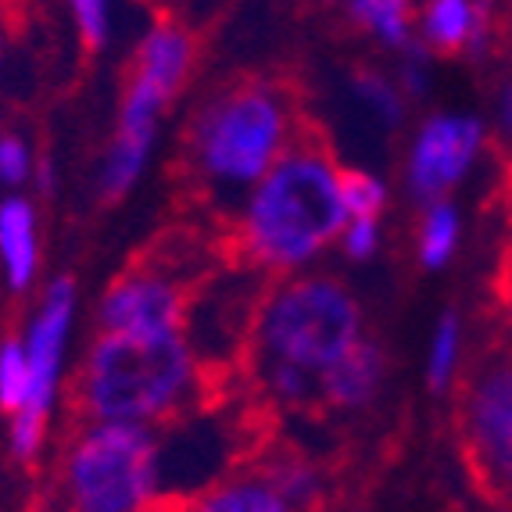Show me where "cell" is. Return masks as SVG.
Instances as JSON below:
<instances>
[{"label": "cell", "mask_w": 512, "mask_h": 512, "mask_svg": "<svg viewBox=\"0 0 512 512\" xmlns=\"http://www.w3.org/2000/svg\"><path fill=\"white\" fill-rule=\"evenodd\" d=\"M262 294V269L248 262L237 265L233 273H222L215 280L201 283L197 294H190L183 333H187L201 366L205 362H226L230 351L248 348Z\"/></svg>", "instance_id": "9"}, {"label": "cell", "mask_w": 512, "mask_h": 512, "mask_svg": "<svg viewBox=\"0 0 512 512\" xmlns=\"http://www.w3.org/2000/svg\"><path fill=\"white\" fill-rule=\"evenodd\" d=\"M0 269L11 291H29L40 269L36 208L22 194H8L0 201Z\"/></svg>", "instance_id": "14"}, {"label": "cell", "mask_w": 512, "mask_h": 512, "mask_svg": "<svg viewBox=\"0 0 512 512\" xmlns=\"http://www.w3.org/2000/svg\"><path fill=\"white\" fill-rule=\"evenodd\" d=\"M344 222L341 165L326 147L294 140L240 201L237 244L248 265L291 276L337 244Z\"/></svg>", "instance_id": "2"}, {"label": "cell", "mask_w": 512, "mask_h": 512, "mask_svg": "<svg viewBox=\"0 0 512 512\" xmlns=\"http://www.w3.org/2000/svg\"><path fill=\"white\" fill-rule=\"evenodd\" d=\"M402 79L398 86L405 90V97H419L430 86V61H427V47L423 43H412L409 51H402Z\"/></svg>", "instance_id": "26"}, {"label": "cell", "mask_w": 512, "mask_h": 512, "mask_svg": "<svg viewBox=\"0 0 512 512\" xmlns=\"http://www.w3.org/2000/svg\"><path fill=\"white\" fill-rule=\"evenodd\" d=\"M29 398V359L26 344L8 337L0 341V409L18 412Z\"/></svg>", "instance_id": "22"}, {"label": "cell", "mask_w": 512, "mask_h": 512, "mask_svg": "<svg viewBox=\"0 0 512 512\" xmlns=\"http://www.w3.org/2000/svg\"><path fill=\"white\" fill-rule=\"evenodd\" d=\"M294 144V111L280 86L244 83L215 94L190 129V162L201 187L240 208L248 190Z\"/></svg>", "instance_id": "4"}, {"label": "cell", "mask_w": 512, "mask_h": 512, "mask_svg": "<svg viewBox=\"0 0 512 512\" xmlns=\"http://www.w3.org/2000/svg\"><path fill=\"white\" fill-rule=\"evenodd\" d=\"M341 251L351 262H366L380 251V219H348L341 237H337Z\"/></svg>", "instance_id": "25"}, {"label": "cell", "mask_w": 512, "mask_h": 512, "mask_svg": "<svg viewBox=\"0 0 512 512\" xmlns=\"http://www.w3.org/2000/svg\"><path fill=\"white\" fill-rule=\"evenodd\" d=\"M151 512H172V509H169V505H154Z\"/></svg>", "instance_id": "29"}, {"label": "cell", "mask_w": 512, "mask_h": 512, "mask_svg": "<svg viewBox=\"0 0 512 512\" xmlns=\"http://www.w3.org/2000/svg\"><path fill=\"white\" fill-rule=\"evenodd\" d=\"M69 512H151L162 505V455L154 427L86 423L65 452Z\"/></svg>", "instance_id": "6"}, {"label": "cell", "mask_w": 512, "mask_h": 512, "mask_svg": "<svg viewBox=\"0 0 512 512\" xmlns=\"http://www.w3.org/2000/svg\"><path fill=\"white\" fill-rule=\"evenodd\" d=\"M366 337L355 294L333 276L291 273L262 294L251 359L262 391L283 409L319 405V384Z\"/></svg>", "instance_id": "1"}, {"label": "cell", "mask_w": 512, "mask_h": 512, "mask_svg": "<svg viewBox=\"0 0 512 512\" xmlns=\"http://www.w3.org/2000/svg\"><path fill=\"white\" fill-rule=\"evenodd\" d=\"M258 470L273 480L276 491H280L298 512L316 509L319 495H323V477H319V470L308 459L291 455V452H276L265 462H258Z\"/></svg>", "instance_id": "18"}, {"label": "cell", "mask_w": 512, "mask_h": 512, "mask_svg": "<svg viewBox=\"0 0 512 512\" xmlns=\"http://www.w3.org/2000/svg\"><path fill=\"white\" fill-rule=\"evenodd\" d=\"M69 11L86 47H104L111 33V0H69Z\"/></svg>", "instance_id": "23"}, {"label": "cell", "mask_w": 512, "mask_h": 512, "mask_svg": "<svg viewBox=\"0 0 512 512\" xmlns=\"http://www.w3.org/2000/svg\"><path fill=\"white\" fill-rule=\"evenodd\" d=\"M495 129L498 137H502V144L512 147V76L505 79L495 97Z\"/></svg>", "instance_id": "27"}, {"label": "cell", "mask_w": 512, "mask_h": 512, "mask_svg": "<svg viewBox=\"0 0 512 512\" xmlns=\"http://www.w3.org/2000/svg\"><path fill=\"white\" fill-rule=\"evenodd\" d=\"M498 308H502L505 326L512 330V251L502 262V269H498Z\"/></svg>", "instance_id": "28"}, {"label": "cell", "mask_w": 512, "mask_h": 512, "mask_svg": "<svg viewBox=\"0 0 512 512\" xmlns=\"http://www.w3.org/2000/svg\"><path fill=\"white\" fill-rule=\"evenodd\" d=\"M201 391V359L183 330H97L79 369L76 402L86 423L162 427L180 419Z\"/></svg>", "instance_id": "3"}, {"label": "cell", "mask_w": 512, "mask_h": 512, "mask_svg": "<svg viewBox=\"0 0 512 512\" xmlns=\"http://www.w3.org/2000/svg\"><path fill=\"white\" fill-rule=\"evenodd\" d=\"M72 319H76V287L72 280H54L36 308L29 333L22 337L29 359V398L22 409L11 412V452L22 462L33 459L47 437V416L69 351Z\"/></svg>", "instance_id": "8"}, {"label": "cell", "mask_w": 512, "mask_h": 512, "mask_svg": "<svg viewBox=\"0 0 512 512\" xmlns=\"http://www.w3.org/2000/svg\"><path fill=\"white\" fill-rule=\"evenodd\" d=\"M341 197L348 219H380L387 208L384 180L362 169H341Z\"/></svg>", "instance_id": "20"}, {"label": "cell", "mask_w": 512, "mask_h": 512, "mask_svg": "<svg viewBox=\"0 0 512 512\" xmlns=\"http://www.w3.org/2000/svg\"><path fill=\"white\" fill-rule=\"evenodd\" d=\"M348 15L362 33L387 51H409L416 43V4L412 0H348Z\"/></svg>", "instance_id": "16"}, {"label": "cell", "mask_w": 512, "mask_h": 512, "mask_svg": "<svg viewBox=\"0 0 512 512\" xmlns=\"http://www.w3.org/2000/svg\"><path fill=\"white\" fill-rule=\"evenodd\" d=\"M33 151L22 137L15 133H0V183L4 187H22L33 180Z\"/></svg>", "instance_id": "24"}, {"label": "cell", "mask_w": 512, "mask_h": 512, "mask_svg": "<svg viewBox=\"0 0 512 512\" xmlns=\"http://www.w3.org/2000/svg\"><path fill=\"white\" fill-rule=\"evenodd\" d=\"M0 65H4V47H0Z\"/></svg>", "instance_id": "30"}, {"label": "cell", "mask_w": 512, "mask_h": 512, "mask_svg": "<svg viewBox=\"0 0 512 512\" xmlns=\"http://www.w3.org/2000/svg\"><path fill=\"white\" fill-rule=\"evenodd\" d=\"M194 54V36L187 29L172 26V22L154 26L140 40L126 94H122L119 104V126H115V137H111L101 165L104 201L126 197L144 176L162 115L190 79Z\"/></svg>", "instance_id": "5"}, {"label": "cell", "mask_w": 512, "mask_h": 512, "mask_svg": "<svg viewBox=\"0 0 512 512\" xmlns=\"http://www.w3.org/2000/svg\"><path fill=\"white\" fill-rule=\"evenodd\" d=\"M491 33V0H423L416 40L437 54H480Z\"/></svg>", "instance_id": "12"}, {"label": "cell", "mask_w": 512, "mask_h": 512, "mask_svg": "<svg viewBox=\"0 0 512 512\" xmlns=\"http://www.w3.org/2000/svg\"><path fill=\"white\" fill-rule=\"evenodd\" d=\"M187 512H298V509L255 466V470L230 473V477H219L215 484H208L187 505Z\"/></svg>", "instance_id": "15"}, {"label": "cell", "mask_w": 512, "mask_h": 512, "mask_svg": "<svg viewBox=\"0 0 512 512\" xmlns=\"http://www.w3.org/2000/svg\"><path fill=\"white\" fill-rule=\"evenodd\" d=\"M505 512H512V505H505Z\"/></svg>", "instance_id": "31"}, {"label": "cell", "mask_w": 512, "mask_h": 512, "mask_svg": "<svg viewBox=\"0 0 512 512\" xmlns=\"http://www.w3.org/2000/svg\"><path fill=\"white\" fill-rule=\"evenodd\" d=\"M190 291L176 269L140 262L104 291L97 305V330L111 333H162L183 330Z\"/></svg>", "instance_id": "11"}, {"label": "cell", "mask_w": 512, "mask_h": 512, "mask_svg": "<svg viewBox=\"0 0 512 512\" xmlns=\"http://www.w3.org/2000/svg\"><path fill=\"white\" fill-rule=\"evenodd\" d=\"M462 319L455 312H444L437 319L434 333H430V351H427V384L430 391H448L459 380L462 366Z\"/></svg>", "instance_id": "19"}, {"label": "cell", "mask_w": 512, "mask_h": 512, "mask_svg": "<svg viewBox=\"0 0 512 512\" xmlns=\"http://www.w3.org/2000/svg\"><path fill=\"white\" fill-rule=\"evenodd\" d=\"M355 97L366 104V111L373 119H380L384 126H398L405 119V90L398 83H391L380 72H362L355 76Z\"/></svg>", "instance_id": "21"}, {"label": "cell", "mask_w": 512, "mask_h": 512, "mask_svg": "<svg viewBox=\"0 0 512 512\" xmlns=\"http://www.w3.org/2000/svg\"><path fill=\"white\" fill-rule=\"evenodd\" d=\"M387 376V359L384 348L373 337H362L355 348L344 355L319 384V405L341 412H359L366 405H373V398L380 394Z\"/></svg>", "instance_id": "13"}, {"label": "cell", "mask_w": 512, "mask_h": 512, "mask_svg": "<svg viewBox=\"0 0 512 512\" xmlns=\"http://www.w3.org/2000/svg\"><path fill=\"white\" fill-rule=\"evenodd\" d=\"M484 140L487 129L477 115H452V111L430 115L409 144V162H405L409 194L419 205L444 201L470 176L484 151Z\"/></svg>", "instance_id": "10"}, {"label": "cell", "mask_w": 512, "mask_h": 512, "mask_svg": "<svg viewBox=\"0 0 512 512\" xmlns=\"http://www.w3.org/2000/svg\"><path fill=\"white\" fill-rule=\"evenodd\" d=\"M459 437L480 487L512 505V348L491 351L466 376Z\"/></svg>", "instance_id": "7"}, {"label": "cell", "mask_w": 512, "mask_h": 512, "mask_svg": "<svg viewBox=\"0 0 512 512\" xmlns=\"http://www.w3.org/2000/svg\"><path fill=\"white\" fill-rule=\"evenodd\" d=\"M459 237H462V215L448 197L423 205L419 230H416V251L423 269H444V265L452 262L455 248H459Z\"/></svg>", "instance_id": "17"}]
</instances>
